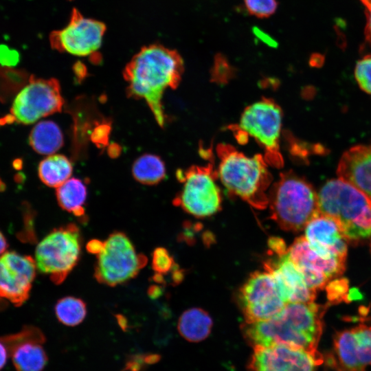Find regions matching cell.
<instances>
[{"instance_id":"23","label":"cell","mask_w":371,"mask_h":371,"mask_svg":"<svg viewBox=\"0 0 371 371\" xmlns=\"http://www.w3.org/2000/svg\"><path fill=\"white\" fill-rule=\"evenodd\" d=\"M87 190L85 183L77 178H69L56 188V196L60 207L74 216H85Z\"/></svg>"},{"instance_id":"24","label":"cell","mask_w":371,"mask_h":371,"mask_svg":"<svg viewBox=\"0 0 371 371\" xmlns=\"http://www.w3.org/2000/svg\"><path fill=\"white\" fill-rule=\"evenodd\" d=\"M73 171L69 159L58 154H52L42 160L38 167V174L46 186L57 188L67 181Z\"/></svg>"},{"instance_id":"37","label":"cell","mask_w":371,"mask_h":371,"mask_svg":"<svg viewBox=\"0 0 371 371\" xmlns=\"http://www.w3.org/2000/svg\"><path fill=\"white\" fill-rule=\"evenodd\" d=\"M7 247V241L3 234L0 232V256L5 252Z\"/></svg>"},{"instance_id":"27","label":"cell","mask_w":371,"mask_h":371,"mask_svg":"<svg viewBox=\"0 0 371 371\" xmlns=\"http://www.w3.org/2000/svg\"><path fill=\"white\" fill-rule=\"evenodd\" d=\"M328 302L330 304L348 302L349 282L346 278H337L328 282L326 286Z\"/></svg>"},{"instance_id":"9","label":"cell","mask_w":371,"mask_h":371,"mask_svg":"<svg viewBox=\"0 0 371 371\" xmlns=\"http://www.w3.org/2000/svg\"><path fill=\"white\" fill-rule=\"evenodd\" d=\"M282 113L273 100L263 98L247 107L240 119L237 130L243 136L254 137L265 150V159L276 168L283 166L279 139Z\"/></svg>"},{"instance_id":"16","label":"cell","mask_w":371,"mask_h":371,"mask_svg":"<svg viewBox=\"0 0 371 371\" xmlns=\"http://www.w3.org/2000/svg\"><path fill=\"white\" fill-rule=\"evenodd\" d=\"M36 269L32 257L5 252L0 256V297L16 306L23 304L29 297Z\"/></svg>"},{"instance_id":"14","label":"cell","mask_w":371,"mask_h":371,"mask_svg":"<svg viewBox=\"0 0 371 371\" xmlns=\"http://www.w3.org/2000/svg\"><path fill=\"white\" fill-rule=\"evenodd\" d=\"M288 253L307 286L315 292L325 288L330 280L340 276L346 269V259L321 256L304 236L297 238L288 248Z\"/></svg>"},{"instance_id":"5","label":"cell","mask_w":371,"mask_h":371,"mask_svg":"<svg viewBox=\"0 0 371 371\" xmlns=\"http://www.w3.org/2000/svg\"><path fill=\"white\" fill-rule=\"evenodd\" d=\"M268 199L271 218L286 231H301L319 212L312 186L291 171L280 174Z\"/></svg>"},{"instance_id":"19","label":"cell","mask_w":371,"mask_h":371,"mask_svg":"<svg viewBox=\"0 0 371 371\" xmlns=\"http://www.w3.org/2000/svg\"><path fill=\"white\" fill-rule=\"evenodd\" d=\"M304 229V237L319 255L326 258L346 259V241L333 218L319 212Z\"/></svg>"},{"instance_id":"21","label":"cell","mask_w":371,"mask_h":371,"mask_svg":"<svg viewBox=\"0 0 371 371\" xmlns=\"http://www.w3.org/2000/svg\"><path fill=\"white\" fill-rule=\"evenodd\" d=\"M212 319L203 309L192 308L184 311L178 321L179 334L187 341L199 342L210 335Z\"/></svg>"},{"instance_id":"38","label":"cell","mask_w":371,"mask_h":371,"mask_svg":"<svg viewBox=\"0 0 371 371\" xmlns=\"http://www.w3.org/2000/svg\"><path fill=\"white\" fill-rule=\"evenodd\" d=\"M370 251H371V240H370Z\"/></svg>"},{"instance_id":"11","label":"cell","mask_w":371,"mask_h":371,"mask_svg":"<svg viewBox=\"0 0 371 371\" xmlns=\"http://www.w3.org/2000/svg\"><path fill=\"white\" fill-rule=\"evenodd\" d=\"M238 297L247 323L269 319L287 304L276 278L266 270L252 273L240 289Z\"/></svg>"},{"instance_id":"7","label":"cell","mask_w":371,"mask_h":371,"mask_svg":"<svg viewBox=\"0 0 371 371\" xmlns=\"http://www.w3.org/2000/svg\"><path fill=\"white\" fill-rule=\"evenodd\" d=\"M64 100L56 78H38L30 76L16 95L10 114L0 120L1 124H30L62 110Z\"/></svg>"},{"instance_id":"31","label":"cell","mask_w":371,"mask_h":371,"mask_svg":"<svg viewBox=\"0 0 371 371\" xmlns=\"http://www.w3.org/2000/svg\"><path fill=\"white\" fill-rule=\"evenodd\" d=\"M232 73V68L227 59L221 54H217L215 57L212 69L213 77L219 80L227 78Z\"/></svg>"},{"instance_id":"8","label":"cell","mask_w":371,"mask_h":371,"mask_svg":"<svg viewBox=\"0 0 371 371\" xmlns=\"http://www.w3.org/2000/svg\"><path fill=\"white\" fill-rule=\"evenodd\" d=\"M146 264V258L137 254L129 238L114 232L97 255L94 276L100 283L114 286L135 278Z\"/></svg>"},{"instance_id":"3","label":"cell","mask_w":371,"mask_h":371,"mask_svg":"<svg viewBox=\"0 0 371 371\" xmlns=\"http://www.w3.org/2000/svg\"><path fill=\"white\" fill-rule=\"evenodd\" d=\"M216 152L219 158L217 176L229 192L256 209H265L272 176L264 156L257 154L249 157L223 143L218 144Z\"/></svg>"},{"instance_id":"4","label":"cell","mask_w":371,"mask_h":371,"mask_svg":"<svg viewBox=\"0 0 371 371\" xmlns=\"http://www.w3.org/2000/svg\"><path fill=\"white\" fill-rule=\"evenodd\" d=\"M319 212L333 218L347 243L371 236V200L342 179L328 181L317 194Z\"/></svg>"},{"instance_id":"20","label":"cell","mask_w":371,"mask_h":371,"mask_svg":"<svg viewBox=\"0 0 371 371\" xmlns=\"http://www.w3.org/2000/svg\"><path fill=\"white\" fill-rule=\"evenodd\" d=\"M337 174L371 200V146L359 145L345 152L339 162Z\"/></svg>"},{"instance_id":"29","label":"cell","mask_w":371,"mask_h":371,"mask_svg":"<svg viewBox=\"0 0 371 371\" xmlns=\"http://www.w3.org/2000/svg\"><path fill=\"white\" fill-rule=\"evenodd\" d=\"M247 10L258 18L272 15L277 8L276 0H244Z\"/></svg>"},{"instance_id":"30","label":"cell","mask_w":371,"mask_h":371,"mask_svg":"<svg viewBox=\"0 0 371 371\" xmlns=\"http://www.w3.org/2000/svg\"><path fill=\"white\" fill-rule=\"evenodd\" d=\"M174 260L164 247L156 248L152 255V268L155 274L164 275L173 267Z\"/></svg>"},{"instance_id":"35","label":"cell","mask_w":371,"mask_h":371,"mask_svg":"<svg viewBox=\"0 0 371 371\" xmlns=\"http://www.w3.org/2000/svg\"><path fill=\"white\" fill-rule=\"evenodd\" d=\"M104 247V241L97 239L90 240L87 245V249L89 253L98 255Z\"/></svg>"},{"instance_id":"33","label":"cell","mask_w":371,"mask_h":371,"mask_svg":"<svg viewBox=\"0 0 371 371\" xmlns=\"http://www.w3.org/2000/svg\"><path fill=\"white\" fill-rule=\"evenodd\" d=\"M19 62V54L5 45H0V65L12 67Z\"/></svg>"},{"instance_id":"26","label":"cell","mask_w":371,"mask_h":371,"mask_svg":"<svg viewBox=\"0 0 371 371\" xmlns=\"http://www.w3.org/2000/svg\"><path fill=\"white\" fill-rule=\"evenodd\" d=\"M55 313L60 322L66 326H74L84 320L87 315V306L81 299L68 296L57 302Z\"/></svg>"},{"instance_id":"25","label":"cell","mask_w":371,"mask_h":371,"mask_svg":"<svg viewBox=\"0 0 371 371\" xmlns=\"http://www.w3.org/2000/svg\"><path fill=\"white\" fill-rule=\"evenodd\" d=\"M132 174L135 179L142 184L155 185L166 176L165 164L157 155L144 154L133 163Z\"/></svg>"},{"instance_id":"18","label":"cell","mask_w":371,"mask_h":371,"mask_svg":"<svg viewBox=\"0 0 371 371\" xmlns=\"http://www.w3.org/2000/svg\"><path fill=\"white\" fill-rule=\"evenodd\" d=\"M264 263L265 270L276 278L287 303L314 302L316 292L306 284L303 276L288 253L276 254Z\"/></svg>"},{"instance_id":"6","label":"cell","mask_w":371,"mask_h":371,"mask_svg":"<svg viewBox=\"0 0 371 371\" xmlns=\"http://www.w3.org/2000/svg\"><path fill=\"white\" fill-rule=\"evenodd\" d=\"M80 251L81 236L75 224L54 229L36 246V268L55 284H60L77 264Z\"/></svg>"},{"instance_id":"32","label":"cell","mask_w":371,"mask_h":371,"mask_svg":"<svg viewBox=\"0 0 371 371\" xmlns=\"http://www.w3.org/2000/svg\"><path fill=\"white\" fill-rule=\"evenodd\" d=\"M110 131L111 126L108 123L98 124L91 133V141L99 147L106 146L108 142Z\"/></svg>"},{"instance_id":"28","label":"cell","mask_w":371,"mask_h":371,"mask_svg":"<svg viewBox=\"0 0 371 371\" xmlns=\"http://www.w3.org/2000/svg\"><path fill=\"white\" fill-rule=\"evenodd\" d=\"M355 76L360 88L371 94V55L366 56L357 62Z\"/></svg>"},{"instance_id":"12","label":"cell","mask_w":371,"mask_h":371,"mask_svg":"<svg viewBox=\"0 0 371 371\" xmlns=\"http://www.w3.org/2000/svg\"><path fill=\"white\" fill-rule=\"evenodd\" d=\"M106 25L101 21L83 16L74 8L68 24L53 31L49 43L53 49L78 56L95 54L101 46Z\"/></svg>"},{"instance_id":"15","label":"cell","mask_w":371,"mask_h":371,"mask_svg":"<svg viewBox=\"0 0 371 371\" xmlns=\"http://www.w3.org/2000/svg\"><path fill=\"white\" fill-rule=\"evenodd\" d=\"M253 348L251 371H315L324 361L319 353L284 344Z\"/></svg>"},{"instance_id":"1","label":"cell","mask_w":371,"mask_h":371,"mask_svg":"<svg viewBox=\"0 0 371 371\" xmlns=\"http://www.w3.org/2000/svg\"><path fill=\"white\" fill-rule=\"evenodd\" d=\"M183 71V60L177 51L159 44L144 46L124 69L127 95L144 100L157 124L163 127L166 117L163 95L167 89L179 86Z\"/></svg>"},{"instance_id":"13","label":"cell","mask_w":371,"mask_h":371,"mask_svg":"<svg viewBox=\"0 0 371 371\" xmlns=\"http://www.w3.org/2000/svg\"><path fill=\"white\" fill-rule=\"evenodd\" d=\"M326 358L335 371H366L371 366V326L359 324L337 332Z\"/></svg>"},{"instance_id":"10","label":"cell","mask_w":371,"mask_h":371,"mask_svg":"<svg viewBox=\"0 0 371 371\" xmlns=\"http://www.w3.org/2000/svg\"><path fill=\"white\" fill-rule=\"evenodd\" d=\"M177 177L183 185L174 199L175 205L199 218L211 216L220 210L221 195L216 183L217 171L212 164L179 170Z\"/></svg>"},{"instance_id":"36","label":"cell","mask_w":371,"mask_h":371,"mask_svg":"<svg viewBox=\"0 0 371 371\" xmlns=\"http://www.w3.org/2000/svg\"><path fill=\"white\" fill-rule=\"evenodd\" d=\"M8 351L2 341H0V370L6 363Z\"/></svg>"},{"instance_id":"34","label":"cell","mask_w":371,"mask_h":371,"mask_svg":"<svg viewBox=\"0 0 371 371\" xmlns=\"http://www.w3.org/2000/svg\"><path fill=\"white\" fill-rule=\"evenodd\" d=\"M365 7L367 23L366 36L367 41L371 43V0H360Z\"/></svg>"},{"instance_id":"22","label":"cell","mask_w":371,"mask_h":371,"mask_svg":"<svg viewBox=\"0 0 371 371\" xmlns=\"http://www.w3.org/2000/svg\"><path fill=\"white\" fill-rule=\"evenodd\" d=\"M29 143L38 154H54L63 145V135L60 127L54 122L45 120L38 122L32 129Z\"/></svg>"},{"instance_id":"17","label":"cell","mask_w":371,"mask_h":371,"mask_svg":"<svg viewBox=\"0 0 371 371\" xmlns=\"http://www.w3.org/2000/svg\"><path fill=\"white\" fill-rule=\"evenodd\" d=\"M17 371H42L47 355L42 346L45 337L41 330L26 326L19 333L0 338Z\"/></svg>"},{"instance_id":"2","label":"cell","mask_w":371,"mask_h":371,"mask_svg":"<svg viewBox=\"0 0 371 371\" xmlns=\"http://www.w3.org/2000/svg\"><path fill=\"white\" fill-rule=\"evenodd\" d=\"M328 306L311 302H289L276 315L257 322H245L241 330L253 348L284 344L313 353L323 330V316Z\"/></svg>"}]
</instances>
